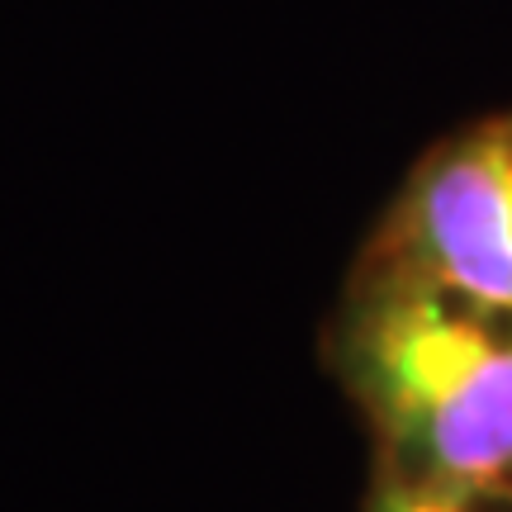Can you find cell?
I'll use <instances>...</instances> for the list:
<instances>
[{"label": "cell", "mask_w": 512, "mask_h": 512, "mask_svg": "<svg viewBox=\"0 0 512 512\" xmlns=\"http://www.w3.org/2000/svg\"><path fill=\"white\" fill-rule=\"evenodd\" d=\"M370 252L512 309V114L432 147Z\"/></svg>", "instance_id": "7a4b0ae2"}, {"label": "cell", "mask_w": 512, "mask_h": 512, "mask_svg": "<svg viewBox=\"0 0 512 512\" xmlns=\"http://www.w3.org/2000/svg\"><path fill=\"white\" fill-rule=\"evenodd\" d=\"M503 484H484V489H470V484H427V479H399L389 484L370 512H489L494 494Z\"/></svg>", "instance_id": "3957f363"}, {"label": "cell", "mask_w": 512, "mask_h": 512, "mask_svg": "<svg viewBox=\"0 0 512 512\" xmlns=\"http://www.w3.org/2000/svg\"><path fill=\"white\" fill-rule=\"evenodd\" d=\"M342 375L403 479H512V309L370 252L337 328Z\"/></svg>", "instance_id": "6da1fadb"}]
</instances>
